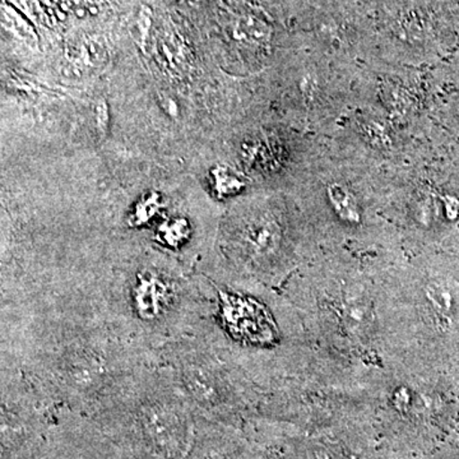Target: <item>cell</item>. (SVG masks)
<instances>
[{
	"mask_svg": "<svg viewBox=\"0 0 459 459\" xmlns=\"http://www.w3.org/2000/svg\"><path fill=\"white\" fill-rule=\"evenodd\" d=\"M134 437L153 459H184L189 448L190 421L178 404H143L134 413Z\"/></svg>",
	"mask_w": 459,
	"mask_h": 459,
	"instance_id": "obj_1",
	"label": "cell"
},
{
	"mask_svg": "<svg viewBox=\"0 0 459 459\" xmlns=\"http://www.w3.org/2000/svg\"><path fill=\"white\" fill-rule=\"evenodd\" d=\"M234 36L247 44H263L271 36V27L255 14H243L234 26Z\"/></svg>",
	"mask_w": 459,
	"mask_h": 459,
	"instance_id": "obj_2",
	"label": "cell"
},
{
	"mask_svg": "<svg viewBox=\"0 0 459 459\" xmlns=\"http://www.w3.org/2000/svg\"><path fill=\"white\" fill-rule=\"evenodd\" d=\"M328 197L341 219L347 222H359L360 213H359L358 202L349 189L340 184H333L328 188Z\"/></svg>",
	"mask_w": 459,
	"mask_h": 459,
	"instance_id": "obj_3",
	"label": "cell"
},
{
	"mask_svg": "<svg viewBox=\"0 0 459 459\" xmlns=\"http://www.w3.org/2000/svg\"><path fill=\"white\" fill-rule=\"evenodd\" d=\"M276 230L271 222H265L264 225L253 230L247 240L252 243L256 252H263V250H270L276 244Z\"/></svg>",
	"mask_w": 459,
	"mask_h": 459,
	"instance_id": "obj_4",
	"label": "cell"
},
{
	"mask_svg": "<svg viewBox=\"0 0 459 459\" xmlns=\"http://www.w3.org/2000/svg\"><path fill=\"white\" fill-rule=\"evenodd\" d=\"M151 25H152V13H151L150 8L143 7L141 9L140 13H138L137 23H135L142 45L147 41Z\"/></svg>",
	"mask_w": 459,
	"mask_h": 459,
	"instance_id": "obj_5",
	"label": "cell"
},
{
	"mask_svg": "<svg viewBox=\"0 0 459 459\" xmlns=\"http://www.w3.org/2000/svg\"><path fill=\"white\" fill-rule=\"evenodd\" d=\"M95 117L98 128L102 133H107L108 123H110V113H108V105L104 99L99 100L95 105Z\"/></svg>",
	"mask_w": 459,
	"mask_h": 459,
	"instance_id": "obj_6",
	"label": "cell"
},
{
	"mask_svg": "<svg viewBox=\"0 0 459 459\" xmlns=\"http://www.w3.org/2000/svg\"><path fill=\"white\" fill-rule=\"evenodd\" d=\"M5 17L11 21V26L14 32H17L22 38L33 39V33L30 31L29 26H27L25 21H22V18L18 17L17 14L11 13L9 11L5 13Z\"/></svg>",
	"mask_w": 459,
	"mask_h": 459,
	"instance_id": "obj_7",
	"label": "cell"
},
{
	"mask_svg": "<svg viewBox=\"0 0 459 459\" xmlns=\"http://www.w3.org/2000/svg\"><path fill=\"white\" fill-rule=\"evenodd\" d=\"M186 2L190 5H199L201 4L202 0H186Z\"/></svg>",
	"mask_w": 459,
	"mask_h": 459,
	"instance_id": "obj_8",
	"label": "cell"
}]
</instances>
